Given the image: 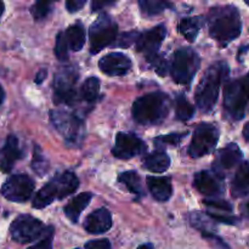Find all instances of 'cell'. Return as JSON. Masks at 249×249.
<instances>
[{
    "label": "cell",
    "instance_id": "1",
    "mask_svg": "<svg viewBox=\"0 0 249 249\" xmlns=\"http://www.w3.org/2000/svg\"><path fill=\"white\" fill-rule=\"evenodd\" d=\"M207 22L209 26V34L221 46H226L238 38L242 31L240 12L237 7L232 5L211 9Z\"/></svg>",
    "mask_w": 249,
    "mask_h": 249
},
{
    "label": "cell",
    "instance_id": "2",
    "mask_svg": "<svg viewBox=\"0 0 249 249\" xmlns=\"http://www.w3.org/2000/svg\"><path fill=\"white\" fill-rule=\"evenodd\" d=\"M229 75V66L224 61L214 63L207 70L199 82L195 94V100L202 112H211L215 106L219 97L220 85Z\"/></svg>",
    "mask_w": 249,
    "mask_h": 249
},
{
    "label": "cell",
    "instance_id": "3",
    "mask_svg": "<svg viewBox=\"0 0 249 249\" xmlns=\"http://www.w3.org/2000/svg\"><path fill=\"white\" fill-rule=\"evenodd\" d=\"M170 100L164 92H150L133 104V118L142 125H156L169 114Z\"/></svg>",
    "mask_w": 249,
    "mask_h": 249
},
{
    "label": "cell",
    "instance_id": "4",
    "mask_svg": "<svg viewBox=\"0 0 249 249\" xmlns=\"http://www.w3.org/2000/svg\"><path fill=\"white\" fill-rule=\"evenodd\" d=\"M79 187V180L72 172H63L44 185L33 198V208L43 209L55 199H63L74 194Z\"/></svg>",
    "mask_w": 249,
    "mask_h": 249
},
{
    "label": "cell",
    "instance_id": "5",
    "mask_svg": "<svg viewBox=\"0 0 249 249\" xmlns=\"http://www.w3.org/2000/svg\"><path fill=\"white\" fill-rule=\"evenodd\" d=\"M201 66L198 53L191 48H181L175 51L172 62V78L177 84L189 85Z\"/></svg>",
    "mask_w": 249,
    "mask_h": 249
},
{
    "label": "cell",
    "instance_id": "6",
    "mask_svg": "<svg viewBox=\"0 0 249 249\" xmlns=\"http://www.w3.org/2000/svg\"><path fill=\"white\" fill-rule=\"evenodd\" d=\"M50 121L56 130L65 138L67 143L72 146H79L85 135L84 123L79 117L60 109H53L50 112Z\"/></svg>",
    "mask_w": 249,
    "mask_h": 249
},
{
    "label": "cell",
    "instance_id": "7",
    "mask_svg": "<svg viewBox=\"0 0 249 249\" xmlns=\"http://www.w3.org/2000/svg\"><path fill=\"white\" fill-rule=\"evenodd\" d=\"M48 228L38 219L28 214H21L12 221L10 226V235L15 242L19 245L32 243L45 235Z\"/></svg>",
    "mask_w": 249,
    "mask_h": 249
},
{
    "label": "cell",
    "instance_id": "8",
    "mask_svg": "<svg viewBox=\"0 0 249 249\" xmlns=\"http://www.w3.org/2000/svg\"><path fill=\"white\" fill-rule=\"evenodd\" d=\"M77 68L65 67L58 71L53 79V102L56 105H70L77 101L75 84L78 82Z\"/></svg>",
    "mask_w": 249,
    "mask_h": 249
},
{
    "label": "cell",
    "instance_id": "9",
    "mask_svg": "<svg viewBox=\"0 0 249 249\" xmlns=\"http://www.w3.org/2000/svg\"><path fill=\"white\" fill-rule=\"evenodd\" d=\"M249 100V91L242 80H231L224 88V107L230 118L241 121L245 117Z\"/></svg>",
    "mask_w": 249,
    "mask_h": 249
},
{
    "label": "cell",
    "instance_id": "10",
    "mask_svg": "<svg viewBox=\"0 0 249 249\" xmlns=\"http://www.w3.org/2000/svg\"><path fill=\"white\" fill-rule=\"evenodd\" d=\"M118 26L108 15H101L89 29L90 53H97L116 40Z\"/></svg>",
    "mask_w": 249,
    "mask_h": 249
},
{
    "label": "cell",
    "instance_id": "11",
    "mask_svg": "<svg viewBox=\"0 0 249 249\" xmlns=\"http://www.w3.org/2000/svg\"><path fill=\"white\" fill-rule=\"evenodd\" d=\"M219 141V129L214 124L202 123L197 125L189 146V155L192 158H199L214 151Z\"/></svg>",
    "mask_w": 249,
    "mask_h": 249
},
{
    "label": "cell",
    "instance_id": "12",
    "mask_svg": "<svg viewBox=\"0 0 249 249\" xmlns=\"http://www.w3.org/2000/svg\"><path fill=\"white\" fill-rule=\"evenodd\" d=\"M34 186L36 185H34L33 179H31L28 175L16 174L10 177L4 182L0 192L7 201L23 203L31 198L34 191Z\"/></svg>",
    "mask_w": 249,
    "mask_h": 249
},
{
    "label": "cell",
    "instance_id": "13",
    "mask_svg": "<svg viewBox=\"0 0 249 249\" xmlns=\"http://www.w3.org/2000/svg\"><path fill=\"white\" fill-rule=\"evenodd\" d=\"M146 151V145L140 138L134 134L118 133L116 136V143L112 153L119 160H129L141 155Z\"/></svg>",
    "mask_w": 249,
    "mask_h": 249
},
{
    "label": "cell",
    "instance_id": "14",
    "mask_svg": "<svg viewBox=\"0 0 249 249\" xmlns=\"http://www.w3.org/2000/svg\"><path fill=\"white\" fill-rule=\"evenodd\" d=\"M194 186L199 194L208 197H219L225 192V184L221 175L211 170H202L195 175Z\"/></svg>",
    "mask_w": 249,
    "mask_h": 249
},
{
    "label": "cell",
    "instance_id": "15",
    "mask_svg": "<svg viewBox=\"0 0 249 249\" xmlns=\"http://www.w3.org/2000/svg\"><path fill=\"white\" fill-rule=\"evenodd\" d=\"M165 36H167V29L163 24H160L139 36L136 40V50L142 53L146 56V60H148L157 55L158 49L162 45Z\"/></svg>",
    "mask_w": 249,
    "mask_h": 249
},
{
    "label": "cell",
    "instance_id": "16",
    "mask_svg": "<svg viewBox=\"0 0 249 249\" xmlns=\"http://www.w3.org/2000/svg\"><path fill=\"white\" fill-rule=\"evenodd\" d=\"M131 60L122 53H111L99 61L101 72L111 77H122L131 70Z\"/></svg>",
    "mask_w": 249,
    "mask_h": 249
},
{
    "label": "cell",
    "instance_id": "17",
    "mask_svg": "<svg viewBox=\"0 0 249 249\" xmlns=\"http://www.w3.org/2000/svg\"><path fill=\"white\" fill-rule=\"evenodd\" d=\"M242 157L243 155L240 147L236 143H229L228 146L221 148L216 155L215 160L213 163V172L218 173L219 175L223 177L221 173L236 167L241 162Z\"/></svg>",
    "mask_w": 249,
    "mask_h": 249
},
{
    "label": "cell",
    "instance_id": "18",
    "mask_svg": "<svg viewBox=\"0 0 249 249\" xmlns=\"http://www.w3.org/2000/svg\"><path fill=\"white\" fill-rule=\"evenodd\" d=\"M112 226L111 213L106 208H100L90 213L84 221V229L89 233L100 235L108 231Z\"/></svg>",
    "mask_w": 249,
    "mask_h": 249
},
{
    "label": "cell",
    "instance_id": "19",
    "mask_svg": "<svg viewBox=\"0 0 249 249\" xmlns=\"http://www.w3.org/2000/svg\"><path fill=\"white\" fill-rule=\"evenodd\" d=\"M22 157V152L19 150L18 140L16 136L10 135L7 136L6 142H5L4 148H2V156L0 160V170L2 173H10L14 168L16 160Z\"/></svg>",
    "mask_w": 249,
    "mask_h": 249
},
{
    "label": "cell",
    "instance_id": "20",
    "mask_svg": "<svg viewBox=\"0 0 249 249\" xmlns=\"http://www.w3.org/2000/svg\"><path fill=\"white\" fill-rule=\"evenodd\" d=\"M147 187L153 198L160 202H165L172 197L173 187L169 178L148 177L146 179Z\"/></svg>",
    "mask_w": 249,
    "mask_h": 249
},
{
    "label": "cell",
    "instance_id": "21",
    "mask_svg": "<svg viewBox=\"0 0 249 249\" xmlns=\"http://www.w3.org/2000/svg\"><path fill=\"white\" fill-rule=\"evenodd\" d=\"M231 195L235 198H241L249 195V162H243L236 170L231 182Z\"/></svg>",
    "mask_w": 249,
    "mask_h": 249
},
{
    "label": "cell",
    "instance_id": "22",
    "mask_svg": "<svg viewBox=\"0 0 249 249\" xmlns=\"http://www.w3.org/2000/svg\"><path fill=\"white\" fill-rule=\"evenodd\" d=\"M92 194L90 192H83L78 195L74 198L71 199L70 203L65 207V214L72 223H77L79 220V216L82 212L88 207V204L91 202Z\"/></svg>",
    "mask_w": 249,
    "mask_h": 249
},
{
    "label": "cell",
    "instance_id": "23",
    "mask_svg": "<svg viewBox=\"0 0 249 249\" xmlns=\"http://www.w3.org/2000/svg\"><path fill=\"white\" fill-rule=\"evenodd\" d=\"M145 167L152 173H164L170 167V158L164 151H155L145 158Z\"/></svg>",
    "mask_w": 249,
    "mask_h": 249
},
{
    "label": "cell",
    "instance_id": "24",
    "mask_svg": "<svg viewBox=\"0 0 249 249\" xmlns=\"http://www.w3.org/2000/svg\"><path fill=\"white\" fill-rule=\"evenodd\" d=\"M66 39H67L68 48L73 51L82 50L85 44V29L80 22L72 24L65 32Z\"/></svg>",
    "mask_w": 249,
    "mask_h": 249
},
{
    "label": "cell",
    "instance_id": "25",
    "mask_svg": "<svg viewBox=\"0 0 249 249\" xmlns=\"http://www.w3.org/2000/svg\"><path fill=\"white\" fill-rule=\"evenodd\" d=\"M203 26V18L199 16L182 18L179 23V31L189 41L196 40L199 33V29Z\"/></svg>",
    "mask_w": 249,
    "mask_h": 249
},
{
    "label": "cell",
    "instance_id": "26",
    "mask_svg": "<svg viewBox=\"0 0 249 249\" xmlns=\"http://www.w3.org/2000/svg\"><path fill=\"white\" fill-rule=\"evenodd\" d=\"M119 181L126 186V189L131 192V194L136 195V196H142V182H141L140 177L134 170H129V172H124L119 175Z\"/></svg>",
    "mask_w": 249,
    "mask_h": 249
},
{
    "label": "cell",
    "instance_id": "27",
    "mask_svg": "<svg viewBox=\"0 0 249 249\" xmlns=\"http://www.w3.org/2000/svg\"><path fill=\"white\" fill-rule=\"evenodd\" d=\"M100 92V80L96 77H90L83 83V87L80 89V95L83 100L88 104H94L99 97Z\"/></svg>",
    "mask_w": 249,
    "mask_h": 249
},
{
    "label": "cell",
    "instance_id": "28",
    "mask_svg": "<svg viewBox=\"0 0 249 249\" xmlns=\"http://www.w3.org/2000/svg\"><path fill=\"white\" fill-rule=\"evenodd\" d=\"M139 6L145 16H155V15L163 12L172 5L168 1H162V0H140Z\"/></svg>",
    "mask_w": 249,
    "mask_h": 249
},
{
    "label": "cell",
    "instance_id": "29",
    "mask_svg": "<svg viewBox=\"0 0 249 249\" xmlns=\"http://www.w3.org/2000/svg\"><path fill=\"white\" fill-rule=\"evenodd\" d=\"M195 107L186 100V97L179 95L175 102V116L179 121L186 122L194 117Z\"/></svg>",
    "mask_w": 249,
    "mask_h": 249
},
{
    "label": "cell",
    "instance_id": "30",
    "mask_svg": "<svg viewBox=\"0 0 249 249\" xmlns=\"http://www.w3.org/2000/svg\"><path fill=\"white\" fill-rule=\"evenodd\" d=\"M32 169H33L34 173L38 174L39 177H44V174H45L49 169L48 160L43 156L39 146H36V147H34L33 160H32Z\"/></svg>",
    "mask_w": 249,
    "mask_h": 249
},
{
    "label": "cell",
    "instance_id": "31",
    "mask_svg": "<svg viewBox=\"0 0 249 249\" xmlns=\"http://www.w3.org/2000/svg\"><path fill=\"white\" fill-rule=\"evenodd\" d=\"M51 1H38L31 7V14L36 21H43L51 12Z\"/></svg>",
    "mask_w": 249,
    "mask_h": 249
},
{
    "label": "cell",
    "instance_id": "32",
    "mask_svg": "<svg viewBox=\"0 0 249 249\" xmlns=\"http://www.w3.org/2000/svg\"><path fill=\"white\" fill-rule=\"evenodd\" d=\"M68 43L63 32H60L56 36L55 55L60 61H66L68 58Z\"/></svg>",
    "mask_w": 249,
    "mask_h": 249
},
{
    "label": "cell",
    "instance_id": "33",
    "mask_svg": "<svg viewBox=\"0 0 249 249\" xmlns=\"http://www.w3.org/2000/svg\"><path fill=\"white\" fill-rule=\"evenodd\" d=\"M189 133H174V134H168V135H162L156 138L155 143L156 146H162V145H170V146H178L181 142L182 139L187 135Z\"/></svg>",
    "mask_w": 249,
    "mask_h": 249
},
{
    "label": "cell",
    "instance_id": "34",
    "mask_svg": "<svg viewBox=\"0 0 249 249\" xmlns=\"http://www.w3.org/2000/svg\"><path fill=\"white\" fill-rule=\"evenodd\" d=\"M147 61L151 63V66L153 67V70L157 72V74L163 75V77L167 74L168 65H167V61L164 60V57H162V56H160L157 53V55L153 56V57L148 58Z\"/></svg>",
    "mask_w": 249,
    "mask_h": 249
},
{
    "label": "cell",
    "instance_id": "35",
    "mask_svg": "<svg viewBox=\"0 0 249 249\" xmlns=\"http://www.w3.org/2000/svg\"><path fill=\"white\" fill-rule=\"evenodd\" d=\"M53 229L48 228L45 235L41 237V240L39 241L36 245L32 246V247L27 249H53Z\"/></svg>",
    "mask_w": 249,
    "mask_h": 249
},
{
    "label": "cell",
    "instance_id": "36",
    "mask_svg": "<svg viewBox=\"0 0 249 249\" xmlns=\"http://www.w3.org/2000/svg\"><path fill=\"white\" fill-rule=\"evenodd\" d=\"M204 204L211 208L218 209V211L226 212V213H231L232 212V206L229 202L221 201V199H206Z\"/></svg>",
    "mask_w": 249,
    "mask_h": 249
},
{
    "label": "cell",
    "instance_id": "37",
    "mask_svg": "<svg viewBox=\"0 0 249 249\" xmlns=\"http://www.w3.org/2000/svg\"><path fill=\"white\" fill-rule=\"evenodd\" d=\"M85 249H112L111 243L106 238H102V240H95V241H89V242L85 245Z\"/></svg>",
    "mask_w": 249,
    "mask_h": 249
},
{
    "label": "cell",
    "instance_id": "38",
    "mask_svg": "<svg viewBox=\"0 0 249 249\" xmlns=\"http://www.w3.org/2000/svg\"><path fill=\"white\" fill-rule=\"evenodd\" d=\"M139 33L138 32H130V33H125L122 36L121 40H119L118 45L121 46H129L134 43L135 40H138Z\"/></svg>",
    "mask_w": 249,
    "mask_h": 249
},
{
    "label": "cell",
    "instance_id": "39",
    "mask_svg": "<svg viewBox=\"0 0 249 249\" xmlns=\"http://www.w3.org/2000/svg\"><path fill=\"white\" fill-rule=\"evenodd\" d=\"M211 218H213L214 220L220 221V223L228 224V225H235L236 219L230 216L229 214H216V213H208Z\"/></svg>",
    "mask_w": 249,
    "mask_h": 249
},
{
    "label": "cell",
    "instance_id": "40",
    "mask_svg": "<svg viewBox=\"0 0 249 249\" xmlns=\"http://www.w3.org/2000/svg\"><path fill=\"white\" fill-rule=\"evenodd\" d=\"M85 2H87L85 0H68V1L66 2V9L70 12L79 11V10L84 6Z\"/></svg>",
    "mask_w": 249,
    "mask_h": 249
},
{
    "label": "cell",
    "instance_id": "41",
    "mask_svg": "<svg viewBox=\"0 0 249 249\" xmlns=\"http://www.w3.org/2000/svg\"><path fill=\"white\" fill-rule=\"evenodd\" d=\"M111 5H114V1H111V0H105V1H100V0H95L91 4V10L92 11H99L102 7L111 6Z\"/></svg>",
    "mask_w": 249,
    "mask_h": 249
},
{
    "label": "cell",
    "instance_id": "42",
    "mask_svg": "<svg viewBox=\"0 0 249 249\" xmlns=\"http://www.w3.org/2000/svg\"><path fill=\"white\" fill-rule=\"evenodd\" d=\"M46 75H48V71H46L45 68H43V70H40L38 73H36L34 82H36V84H41V83L44 82V79L46 78Z\"/></svg>",
    "mask_w": 249,
    "mask_h": 249
},
{
    "label": "cell",
    "instance_id": "43",
    "mask_svg": "<svg viewBox=\"0 0 249 249\" xmlns=\"http://www.w3.org/2000/svg\"><path fill=\"white\" fill-rule=\"evenodd\" d=\"M242 134H243V138H245V140L249 141V122L247 124H246L245 128H243Z\"/></svg>",
    "mask_w": 249,
    "mask_h": 249
},
{
    "label": "cell",
    "instance_id": "44",
    "mask_svg": "<svg viewBox=\"0 0 249 249\" xmlns=\"http://www.w3.org/2000/svg\"><path fill=\"white\" fill-rule=\"evenodd\" d=\"M241 80H242V83H243V84H245L246 89H247L248 91H249V72Z\"/></svg>",
    "mask_w": 249,
    "mask_h": 249
},
{
    "label": "cell",
    "instance_id": "45",
    "mask_svg": "<svg viewBox=\"0 0 249 249\" xmlns=\"http://www.w3.org/2000/svg\"><path fill=\"white\" fill-rule=\"evenodd\" d=\"M4 99H5V92H4V89L1 88V85H0V105L2 104Z\"/></svg>",
    "mask_w": 249,
    "mask_h": 249
},
{
    "label": "cell",
    "instance_id": "46",
    "mask_svg": "<svg viewBox=\"0 0 249 249\" xmlns=\"http://www.w3.org/2000/svg\"><path fill=\"white\" fill-rule=\"evenodd\" d=\"M138 249H153V246L150 245V243H147V245H142L140 246Z\"/></svg>",
    "mask_w": 249,
    "mask_h": 249
},
{
    "label": "cell",
    "instance_id": "47",
    "mask_svg": "<svg viewBox=\"0 0 249 249\" xmlns=\"http://www.w3.org/2000/svg\"><path fill=\"white\" fill-rule=\"evenodd\" d=\"M4 9H5V5H4V2H1V1H0V16H1V15H2V12H4Z\"/></svg>",
    "mask_w": 249,
    "mask_h": 249
},
{
    "label": "cell",
    "instance_id": "48",
    "mask_svg": "<svg viewBox=\"0 0 249 249\" xmlns=\"http://www.w3.org/2000/svg\"><path fill=\"white\" fill-rule=\"evenodd\" d=\"M245 212H246V215L249 218V201L247 202V204H246V208H245Z\"/></svg>",
    "mask_w": 249,
    "mask_h": 249
},
{
    "label": "cell",
    "instance_id": "49",
    "mask_svg": "<svg viewBox=\"0 0 249 249\" xmlns=\"http://www.w3.org/2000/svg\"><path fill=\"white\" fill-rule=\"evenodd\" d=\"M246 4H247V5H249V0H247V1H246Z\"/></svg>",
    "mask_w": 249,
    "mask_h": 249
},
{
    "label": "cell",
    "instance_id": "50",
    "mask_svg": "<svg viewBox=\"0 0 249 249\" xmlns=\"http://www.w3.org/2000/svg\"><path fill=\"white\" fill-rule=\"evenodd\" d=\"M75 249H79V248H75Z\"/></svg>",
    "mask_w": 249,
    "mask_h": 249
}]
</instances>
